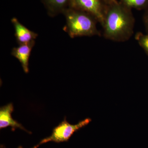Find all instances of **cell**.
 <instances>
[{
    "label": "cell",
    "instance_id": "cell-1",
    "mask_svg": "<svg viewBox=\"0 0 148 148\" xmlns=\"http://www.w3.org/2000/svg\"><path fill=\"white\" fill-rule=\"evenodd\" d=\"M135 24L132 9L118 1L107 6L102 26L103 36L113 41H126L133 34Z\"/></svg>",
    "mask_w": 148,
    "mask_h": 148
},
{
    "label": "cell",
    "instance_id": "cell-2",
    "mask_svg": "<svg viewBox=\"0 0 148 148\" xmlns=\"http://www.w3.org/2000/svg\"><path fill=\"white\" fill-rule=\"evenodd\" d=\"M63 14L66 19L64 30L71 38L101 36L96 25L98 21L90 14L71 8Z\"/></svg>",
    "mask_w": 148,
    "mask_h": 148
},
{
    "label": "cell",
    "instance_id": "cell-13",
    "mask_svg": "<svg viewBox=\"0 0 148 148\" xmlns=\"http://www.w3.org/2000/svg\"><path fill=\"white\" fill-rule=\"evenodd\" d=\"M40 145L39 144V145H37L36 146H35L34 147L32 148H38V147H39V146ZM1 148H5V147H4L3 146H1ZM18 148H23L21 146H19V147H18Z\"/></svg>",
    "mask_w": 148,
    "mask_h": 148
},
{
    "label": "cell",
    "instance_id": "cell-9",
    "mask_svg": "<svg viewBox=\"0 0 148 148\" xmlns=\"http://www.w3.org/2000/svg\"><path fill=\"white\" fill-rule=\"evenodd\" d=\"M128 8L138 10L148 9V0H119V1Z\"/></svg>",
    "mask_w": 148,
    "mask_h": 148
},
{
    "label": "cell",
    "instance_id": "cell-7",
    "mask_svg": "<svg viewBox=\"0 0 148 148\" xmlns=\"http://www.w3.org/2000/svg\"><path fill=\"white\" fill-rule=\"evenodd\" d=\"M35 44V41H33L29 43L19 45L18 47H14L12 50V55L17 58L20 62L24 72L26 73L29 72V57Z\"/></svg>",
    "mask_w": 148,
    "mask_h": 148
},
{
    "label": "cell",
    "instance_id": "cell-10",
    "mask_svg": "<svg viewBox=\"0 0 148 148\" xmlns=\"http://www.w3.org/2000/svg\"><path fill=\"white\" fill-rule=\"evenodd\" d=\"M135 38L140 46L143 48L148 55V34H145L141 32H138L135 35Z\"/></svg>",
    "mask_w": 148,
    "mask_h": 148
},
{
    "label": "cell",
    "instance_id": "cell-6",
    "mask_svg": "<svg viewBox=\"0 0 148 148\" xmlns=\"http://www.w3.org/2000/svg\"><path fill=\"white\" fill-rule=\"evenodd\" d=\"M13 110V104L11 103L1 107L0 108V129L10 126L14 130H15L16 128H19L28 133H31L18 122L12 119V113Z\"/></svg>",
    "mask_w": 148,
    "mask_h": 148
},
{
    "label": "cell",
    "instance_id": "cell-12",
    "mask_svg": "<svg viewBox=\"0 0 148 148\" xmlns=\"http://www.w3.org/2000/svg\"><path fill=\"white\" fill-rule=\"evenodd\" d=\"M107 5H110L112 4L118 2L117 0H104Z\"/></svg>",
    "mask_w": 148,
    "mask_h": 148
},
{
    "label": "cell",
    "instance_id": "cell-5",
    "mask_svg": "<svg viewBox=\"0 0 148 148\" xmlns=\"http://www.w3.org/2000/svg\"><path fill=\"white\" fill-rule=\"evenodd\" d=\"M11 22L15 31L14 36L19 45L35 41L38 37V34L27 29L15 17L12 18Z\"/></svg>",
    "mask_w": 148,
    "mask_h": 148
},
{
    "label": "cell",
    "instance_id": "cell-3",
    "mask_svg": "<svg viewBox=\"0 0 148 148\" xmlns=\"http://www.w3.org/2000/svg\"><path fill=\"white\" fill-rule=\"evenodd\" d=\"M91 121V119L88 118L79 121L76 124L72 125L69 123L65 118L64 121L53 129L51 135L43 139L39 145L49 142L56 143L67 142L75 132L87 125Z\"/></svg>",
    "mask_w": 148,
    "mask_h": 148
},
{
    "label": "cell",
    "instance_id": "cell-8",
    "mask_svg": "<svg viewBox=\"0 0 148 148\" xmlns=\"http://www.w3.org/2000/svg\"><path fill=\"white\" fill-rule=\"evenodd\" d=\"M51 16L64 13L70 7V0H42Z\"/></svg>",
    "mask_w": 148,
    "mask_h": 148
},
{
    "label": "cell",
    "instance_id": "cell-4",
    "mask_svg": "<svg viewBox=\"0 0 148 148\" xmlns=\"http://www.w3.org/2000/svg\"><path fill=\"white\" fill-rule=\"evenodd\" d=\"M107 6L104 0H70L69 8L90 14L102 26Z\"/></svg>",
    "mask_w": 148,
    "mask_h": 148
},
{
    "label": "cell",
    "instance_id": "cell-11",
    "mask_svg": "<svg viewBox=\"0 0 148 148\" xmlns=\"http://www.w3.org/2000/svg\"><path fill=\"white\" fill-rule=\"evenodd\" d=\"M143 22L145 25L147 34H148V9L145 10L143 17Z\"/></svg>",
    "mask_w": 148,
    "mask_h": 148
}]
</instances>
